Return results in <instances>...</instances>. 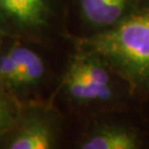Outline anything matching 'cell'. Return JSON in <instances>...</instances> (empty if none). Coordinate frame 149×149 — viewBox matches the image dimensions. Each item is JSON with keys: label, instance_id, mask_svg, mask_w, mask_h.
Wrapping results in <instances>:
<instances>
[{"label": "cell", "instance_id": "cell-1", "mask_svg": "<svg viewBox=\"0 0 149 149\" xmlns=\"http://www.w3.org/2000/svg\"><path fill=\"white\" fill-rule=\"evenodd\" d=\"M135 102L140 101L130 80L100 53L74 41L52 98L68 120Z\"/></svg>", "mask_w": 149, "mask_h": 149}, {"label": "cell", "instance_id": "cell-2", "mask_svg": "<svg viewBox=\"0 0 149 149\" xmlns=\"http://www.w3.org/2000/svg\"><path fill=\"white\" fill-rule=\"evenodd\" d=\"M66 148L149 149V114L135 102L69 120Z\"/></svg>", "mask_w": 149, "mask_h": 149}, {"label": "cell", "instance_id": "cell-3", "mask_svg": "<svg viewBox=\"0 0 149 149\" xmlns=\"http://www.w3.org/2000/svg\"><path fill=\"white\" fill-rule=\"evenodd\" d=\"M75 42L100 53L135 86L149 66V0L111 29Z\"/></svg>", "mask_w": 149, "mask_h": 149}, {"label": "cell", "instance_id": "cell-4", "mask_svg": "<svg viewBox=\"0 0 149 149\" xmlns=\"http://www.w3.org/2000/svg\"><path fill=\"white\" fill-rule=\"evenodd\" d=\"M66 0H0V34L23 41L63 43Z\"/></svg>", "mask_w": 149, "mask_h": 149}, {"label": "cell", "instance_id": "cell-5", "mask_svg": "<svg viewBox=\"0 0 149 149\" xmlns=\"http://www.w3.org/2000/svg\"><path fill=\"white\" fill-rule=\"evenodd\" d=\"M11 40L22 71L20 104L52 102L74 41L43 43Z\"/></svg>", "mask_w": 149, "mask_h": 149}, {"label": "cell", "instance_id": "cell-6", "mask_svg": "<svg viewBox=\"0 0 149 149\" xmlns=\"http://www.w3.org/2000/svg\"><path fill=\"white\" fill-rule=\"evenodd\" d=\"M68 136L69 120L52 102H28L0 134V149L66 148Z\"/></svg>", "mask_w": 149, "mask_h": 149}, {"label": "cell", "instance_id": "cell-7", "mask_svg": "<svg viewBox=\"0 0 149 149\" xmlns=\"http://www.w3.org/2000/svg\"><path fill=\"white\" fill-rule=\"evenodd\" d=\"M143 0H66V34L85 40L111 29L134 11Z\"/></svg>", "mask_w": 149, "mask_h": 149}, {"label": "cell", "instance_id": "cell-8", "mask_svg": "<svg viewBox=\"0 0 149 149\" xmlns=\"http://www.w3.org/2000/svg\"><path fill=\"white\" fill-rule=\"evenodd\" d=\"M21 82V65L12 48V40L2 37L0 41V85L19 102Z\"/></svg>", "mask_w": 149, "mask_h": 149}, {"label": "cell", "instance_id": "cell-9", "mask_svg": "<svg viewBox=\"0 0 149 149\" xmlns=\"http://www.w3.org/2000/svg\"><path fill=\"white\" fill-rule=\"evenodd\" d=\"M19 108L20 103L0 85V134L12 124Z\"/></svg>", "mask_w": 149, "mask_h": 149}, {"label": "cell", "instance_id": "cell-10", "mask_svg": "<svg viewBox=\"0 0 149 149\" xmlns=\"http://www.w3.org/2000/svg\"><path fill=\"white\" fill-rule=\"evenodd\" d=\"M135 92L140 102L149 104V66L140 74L135 83Z\"/></svg>", "mask_w": 149, "mask_h": 149}, {"label": "cell", "instance_id": "cell-11", "mask_svg": "<svg viewBox=\"0 0 149 149\" xmlns=\"http://www.w3.org/2000/svg\"><path fill=\"white\" fill-rule=\"evenodd\" d=\"M1 38H2V36H1V34H0V41H1Z\"/></svg>", "mask_w": 149, "mask_h": 149}]
</instances>
